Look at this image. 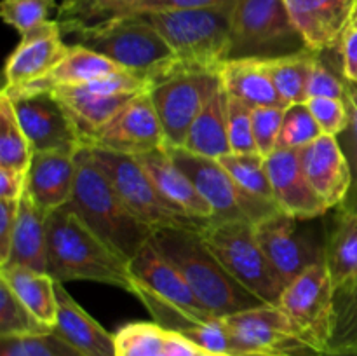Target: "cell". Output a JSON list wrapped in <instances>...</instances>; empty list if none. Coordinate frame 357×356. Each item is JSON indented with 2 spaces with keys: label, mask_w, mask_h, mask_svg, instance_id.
I'll use <instances>...</instances> for the list:
<instances>
[{
  "label": "cell",
  "mask_w": 357,
  "mask_h": 356,
  "mask_svg": "<svg viewBox=\"0 0 357 356\" xmlns=\"http://www.w3.org/2000/svg\"><path fill=\"white\" fill-rule=\"evenodd\" d=\"M47 274L54 281H94L135 295L129 262L96 236L70 206L47 218Z\"/></svg>",
  "instance_id": "1"
},
{
  "label": "cell",
  "mask_w": 357,
  "mask_h": 356,
  "mask_svg": "<svg viewBox=\"0 0 357 356\" xmlns=\"http://www.w3.org/2000/svg\"><path fill=\"white\" fill-rule=\"evenodd\" d=\"M75 187L68 206L100 239L131 262L152 239L153 229L132 215L94 161L89 147L75 154Z\"/></svg>",
  "instance_id": "2"
},
{
  "label": "cell",
  "mask_w": 357,
  "mask_h": 356,
  "mask_svg": "<svg viewBox=\"0 0 357 356\" xmlns=\"http://www.w3.org/2000/svg\"><path fill=\"white\" fill-rule=\"evenodd\" d=\"M150 243L180 272L202 306L215 318L265 304L229 274L215 253L206 246L199 230L155 229Z\"/></svg>",
  "instance_id": "3"
},
{
  "label": "cell",
  "mask_w": 357,
  "mask_h": 356,
  "mask_svg": "<svg viewBox=\"0 0 357 356\" xmlns=\"http://www.w3.org/2000/svg\"><path fill=\"white\" fill-rule=\"evenodd\" d=\"M73 44L105 56L128 72L155 80L181 65L173 49L145 16H124L89 24H59Z\"/></svg>",
  "instance_id": "4"
},
{
  "label": "cell",
  "mask_w": 357,
  "mask_h": 356,
  "mask_svg": "<svg viewBox=\"0 0 357 356\" xmlns=\"http://www.w3.org/2000/svg\"><path fill=\"white\" fill-rule=\"evenodd\" d=\"M129 269L135 281V297L142 300L160 327L183 335L199 325L216 320L152 243L129 262Z\"/></svg>",
  "instance_id": "5"
},
{
  "label": "cell",
  "mask_w": 357,
  "mask_h": 356,
  "mask_svg": "<svg viewBox=\"0 0 357 356\" xmlns=\"http://www.w3.org/2000/svg\"><path fill=\"white\" fill-rule=\"evenodd\" d=\"M236 3L166 10L145 17L169 44L181 65L220 70L229 59Z\"/></svg>",
  "instance_id": "6"
},
{
  "label": "cell",
  "mask_w": 357,
  "mask_h": 356,
  "mask_svg": "<svg viewBox=\"0 0 357 356\" xmlns=\"http://www.w3.org/2000/svg\"><path fill=\"white\" fill-rule=\"evenodd\" d=\"M199 234L234 279L261 302L278 306L286 283L258 243L255 223L211 220L199 229Z\"/></svg>",
  "instance_id": "7"
},
{
  "label": "cell",
  "mask_w": 357,
  "mask_h": 356,
  "mask_svg": "<svg viewBox=\"0 0 357 356\" xmlns=\"http://www.w3.org/2000/svg\"><path fill=\"white\" fill-rule=\"evenodd\" d=\"M307 51L310 49L291 21L284 0H237L227 61H272Z\"/></svg>",
  "instance_id": "8"
},
{
  "label": "cell",
  "mask_w": 357,
  "mask_h": 356,
  "mask_svg": "<svg viewBox=\"0 0 357 356\" xmlns=\"http://www.w3.org/2000/svg\"><path fill=\"white\" fill-rule=\"evenodd\" d=\"M89 149L96 164L107 175L122 201L132 212V215L152 227L153 230H199L204 225V223L185 215L174 205H171L135 156H124V154L98 149V147H89Z\"/></svg>",
  "instance_id": "9"
},
{
  "label": "cell",
  "mask_w": 357,
  "mask_h": 356,
  "mask_svg": "<svg viewBox=\"0 0 357 356\" xmlns=\"http://www.w3.org/2000/svg\"><path fill=\"white\" fill-rule=\"evenodd\" d=\"M220 70L178 65L150 86L167 145L183 147L192 122L213 91L220 86Z\"/></svg>",
  "instance_id": "10"
},
{
  "label": "cell",
  "mask_w": 357,
  "mask_h": 356,
  "mask_svg": "<svg viewBox=\"0 0 357 356\" xmlns=\"http://www.w3.org/2000/svg\"><path fill=\"white\" fill-rule=\"evenodd\" d=\"M279 307L310 346L326 355L335 320V288L324 260L307 267L286 285Z\"/></svg>",
  "instance_id": "11"
},
{
  "label": "cell",
  "mask_w": 357,
  "mask_h": 356,
  "mask_svg": "<svg viewBox=\"0 0 357 356\" xmlns=\"http://www.w3.org/2000/svg\"><path fill=\"white\" fill-rule=\"evenodd\" d=\"M220 320L237 339L244 356H323L279 306L264 304Z\"/></svg>",
  "instance_id": "12"
},
{
  "label": "cell",
  "mask_w": 357,
  "mask_h": 356,
  "mask_svg": "<svg viewBox=\"0 0 357 356\" xmlns=\"http://www.w3.org/2000/svg\"><path fill=\"white\" fill-rule=\"evenodd\" d=\"M166 145V135L149 87L129 98L124 107L89 140L86 147H98L136 157Z\"/></svg>",
  "instance_id": "13"
},
{
  "label": "cell",
  "mask_w": 357,
  "mask_h": 356,
  "mask_svg": "<svg viewBox=\"0 0 357 356\" xmlns=\"http://www.w3.org/2000/svg\"><path fill=\"white\" fill-rule=\"evenodd\" d=\"M303 222L278 212L255 223L258 243L286 285L307 267L324 260V244L314 241Z\"/></svg>",
  "instance_id": "14"
},
{
  "label": "cell",
  "mask_w": 357,
  "mask_h": 356,
  "mask_svg": "<svg viewBox=\"0 0 357 356\" xmlns=\"http://www.w3.org/2000/svg\"><path fill=\"white\" fill-rule=\"evenodd\" d=\"M6 94V93H3ZM17 121L30 140L33 152H79L84 142L63 105L51 91L9 96Z\"/></svg>",
  "instance_id": "15"
},
{
  "label": "cell",
  "mask_w": 357,
  "mask_h": 356,
  "mask_svg": "<svg viewBox=\"0 0 357 356\" xmlns=\"http://www.w3.org/2000/svg\"><path fill=\"white\" fill-rule=\"evenodd\" d=\"M166 150L174 164L190 178L199 194L211 206L215 215L213 220H248L241 208V187L236 185L218 159L197 156L183 147L166 145Z\"/></svg>",
  "instance_id": "16"
},
{
  "label": "cell",
  "mask_w": 357,
  "mask_h": 356,
  "mask_svg": "<svg viewBox=\"0 0 357 356\" xmlns=\"http://www.w3.org/2000/svg\"><path fill=\"white\" fill-rule=\"evenodd\" d=\"M58 20H51L21 35L17 47L7 58L3 89H16L47 75L68 52Z\"/></svg>",
  "instance_id": "17"
},
{
  "label": "cell",
  "mask_w": 357,
  "mask_h": 356,
  "mask_svg": "<svg viewBox=\"0 0 357 356\" xmlns=\"http://www.w3.org/2000/svg\"><path fill=\"white\" fill-rule=\"evenodd\" d=\"M272 194L279 212L300 220L321 218L330 212L303 173L300 152L278 149L265 157Z\"/></svg>",
  "instance_id": "18"
},
{
  "label": "cell",
  "mask_w": 357,
  "mask_h": 356,
  "mask_svg": "<svg viewBox=\"0 0 357 356\" xmlns=\"http://www.w3.org/2000/svg\"><path fill=\"white\" fill-rule=\"evenodd\" d=\"M298 152L303 173L324 205L344 206L352 191V170L337 136L321 135Z\"/></svg>",
  "instance_id": "19"
},
{
  "label": "cell",
  "mask_w": 357,
  "mask_h": 356,
  "mask_svg": "<svg viewBox=\"0 0 357 356\" xmlns=\"http://www.w3.org/2000/svg\"><path fill=\"white\" fill-rule=\"evenodd\" d=\"M291 21L314 52L338 51L351 28L354 0H284Z\"/></svg>",
  "instance_id": "20"
},
{
  "label": "cell",
  "mask_w": 357,
  "mask_h": 356,
  "mask_svg": "<svg viewBox=\"0 0 357 356\" xmlns=\"http://www.w3.org/2000/svg\"><path fill=\"white\" fill-rule=\"evenodd\" d=\"M237 0H63L59 24H89L124 16H146L166 10L197 9L236 3Z\"/></svg>",
  "instance_id": "21"
},
{
  "label": "cell",
  "mask_w": 357,
  "mask_h": 356,
  "mask_svg": "<svg viewBox=\"0 0 357 356\" xmlns=\"http://www.w3.org/2000/svg\"><path fill=\"white\" fill-rule=\"evenodd\" d=\"M75 154L59 150L33 154L26 175V192L47 215L72 199L77 175Z\"/></svg>",
  "instance_id": "22"
},
{
  "label": "cell",
  "mask_w": 357,
  "mask_h": 356,
  "mask_svg": "<svg viewBox=\"0 0 357 356\" xmlns=\"http://www.w3.org/2000/svg\"><path fill=\"white\" fill-rule=\"evenodd\" d=\"M136 159L171 205L201 223H208L215 218L211 206L199 194L190 178L174 164L166 147L136 156Z\"/></svg>",
  "instance_id": "23"
},
{
  "label": "cell",
  "mask_w": 357,
  "mask_h": 356,
  "mask_svg": "<svg viewBox=\"0 0 357 356\" xmlns=\"http://www.w3.org/2000/svg\"><path fill=\"white\" fill-rule=\"evenodd\" d=\"M58 318L52 330L84 356H115V335L105 330L86 309L56 281Z\"/></svg>",
  "instance_id": "24"
},
{
  "label": "cell",
  "mask_w": 357,
  "mask_h": 356,
  "mask_svg": "<svg viewBox=\"0 0 357 356\" xmlns=\"http://www.w3.org/2000/svg\"><path fill=\"white\" fill-rule=\"evenodd\" d=\"M124 70L122 66L115 65L105 56L91 51L79 44H70L68 52L65 58L51 70L45 77L35 80V82L26 84L23 87L16 89H2L7 96H16V94L26 93H40V91H52L56 87L65 86H77V84L89 82V80L98 79V77L108 75Z\"/></svg>",
  "instance_id": "25"
},
{
  "label": "cell",
  "mask_w": 357,
  "mask_h": 356,
  "mask_svg": "<svg viewBox=\"0 0 357 356\" xmlns=\"http://www.w3.org/2000/svg\"><path fill=\"white\" fill-rule=\"evenodd\" d=\"M324 264L330 271L335 292L344 290L357 281V212L335 209L324 236Z\"/></svg>",
  "instance_id": "26"
},
{
  "label": "cell",
  "mask_w": 357,
  "mask_h": 356,
  "mask_svg": "<svg viewBox=\"0 0 357 356\" xmlns=\"http://www.w3.org/2000/svg\"><path fill=\"white\" fill-rule=\"evenodd\" d=\"M47 213L42 212L28 192H24L17 206L13 244L6 265H23L47 272Z\"/></svg>",
  "instance_id": "27"
},
{
  "label": "cell",
  "mask_w": 357,
  "mask_h": 356,
  "mask_svg": "<svg viewBox=\"0 0 357 356\" xmlns=\"http://www.w3.org/2000/svg\"><path fill=\"white\" fill-rule=\"evenodd\" d=\"M202 349L159 323H129L115 334V356H201Z\"/></svg>",
  "instance_id": "28"
},
{
  "label": "cell",
  "mask_w": 357,
  "mask_h": 356,
  "mask_svg": "<svg viewBox=\"0 0 357 356\" xmlns=\"http://www.w3.org/2000/svg\"><path fill=\"white\" fill-rule=\"evenodd\" d=\"M183 149L211 159H220L232 152L229 140V94L222 82L192 122Z\"/></svg>",
  "instance_id": "29"
},
{
  "label": "cell",
  "mask_w": 357,
  "mask_h": 356,
  "mask_svg": "<svg viewBox=\"0 0 357 356\" xmlns=\"http://www.w3.org/2000/svg\"><path fill=\"white\" fill-rule=\"evenodd\" d=\"M220 79L227 94L243 101L248 107H286L275 91L264 61L257 59L225 61L220 68Z\"/></svg>",
  "instance_id": "30"
},
{
  "label": "cell",
  "mask_w": 357,
  "mask_h": 356,
  "mask_svg": "<svg viewBox=\"0 0 357 356\" xmlns=\"http://www.w3.org/2000/svg\"><path fill=\"white\" fill-rule=\"evenodd\" d=\"M52 94L58 98L59 103L66 110L68 117L80 133L84 147L89 140L121 110L126 101L135 94H119V96H98V94L84 93L75 87H58L52 89ZM138 94V93H136Z\"/></svg>",
  "instance_id": "31"
},
{
  "label": "cell",
  "mask_w": 357,
  "mask_h": 356,
  "mask_svg": "<svg viewBox=\"0 0 357 356\" xmlns=\"http://www.w3.org/2000/svg\"><path fill=\"white\" fill-rule=\"evenodd\" d=\"M0 281L47 327L54 328L58 318L56 281L47 272H38L23 265L0 267Z\"/></svg>",
  "instance_id": "32"
},
{
  "label": "cell",
  "mask_w": 357,
  "mask_h": 356,
  "mask_svg": "<svg viewBox=\"0 0 357 356\" xmlns=\"http://www.w3.org/2000/svg\"><path fill=\"white\" fill-rule=\"evenodd\" d=\"M33 147L24 135L16 110L7 94L0 93V168L28 173Z\"/></svg>",
  "instance_id": "33"
},
{
  "label": "cell",
  "mask_w": 357,
  "mask_h": 356,
  "mask_svg": "<svg viewBox=\"0 0 357 356\" xmlns=\"http://www.w3.org/2000/svg\"><path fill=\"white\" fill-rule=\"evenodd\" d=\"M317 52L307 51L288 58L264 61L275 91L286 107L307 101V82Z\"/></svg>",
  "instance_id": "34"
},
{
  "label": "cell",
  "mask_w": 357,
  "mask_h": 356,
  "mask_svg": "<svg viewBox=\"0 0 357 356\" xmlns=\"http://www.w3.org/2000/svg\"><path fill=\"white\" fill-rule=\"evenodd\" d=\"M357 353V281L335 292V320L326 355Z\"/></svg>",
  "instance_id": "35"
},
{
  "label": "cell",
  "mask_w": 357,
  "mask_h": 356,
  "mask_svg": "<svg viewBox=\"0 0 357 356\" xmlns=\"http://www.w3.org/2000/svg\"><path fill=\"white\" fill-rule=\"evenodd\" d=\"M220 164L232 177L236 185L257 198L274 201L271 178H268L265 157L260 154H227L220 157ZM275 202V201H274Z\"/></svg>",
  "instance_id": "36"
},
{
  "label": "cell",
  "mask_w": 357,
  "mask_h": 356,
  "mask_svg": "<svg viewBox=\"0 0 357 356\" xmlns=\"http://www.w3.org/2000/svg\"><path fill=\"white\" fill-rule=\"evenodd\" d=\"M52 332L51 327L42 323L3 281H0V339L26 337Z\"/></svg>",
  "instance_id": "37"
},
{
  "label": "cell",
  "mask_w": 357,
  "mask_h": 356,
  "mask_svg": "<svg viewBox=\"0 0 357 356\" xmlns=\"http://www.w3.org/2000/svg\"><path fill=\"white\" fill-rule=\"evenodd\" d=\"M0 356H84L54 330L40 335L0 339Z\"/></svg>",
  "instance_id": "38"
},
{
  "label": "cell",
  "mask_w": 357,
  "mask_h": 356,
  "mask_svg": "<svg viewBox=\"0 0 357 356\" xmlns=\"http://www.w3.org/2000/svg\"><path fill=\"white\" fill-rule=\"evenodd\" d=\"M323 135L307 103L289 105L282 119L278 149L300 150Z\"/></svg>",
  "instance_id": "39"
},
{
  "label": "cell",
  "mask_w": 357,
  "mask_h": 356,
  "mask_svg": "<svg viewBox=\"0 0 357 356\" xmlns=\"http://www.w3.org/2000/svg\"><path fill=\"white\" fill-rule=\"evenodd\" d=\"M54 7L56 0H2L0 14L7 24L20 31V35H26L51 21L49 14Z\"/></svg>",
  "instance_id": "40"
},
{
  "label": "cell",
  "mask_w": 357,
  "mask_h": 356,
  "mask_svg": "<svg viewBox=\"0 0 357 356\" xmlns=\"http://www.w3.org/2000/svg\"><path fill=\"white\" fill-rule=\"evenodd\" d=\"M183 335L206 353L225 356H244L243 348L237 342V339L234 337L232 332L229 330V327L220 318L209 321V323L199 325V327L185 332Z\"/></svg>",
  "instance_id": "41"
},
{
  "label": "cell",
  "mask_w": 357,
  "mask_h": 356,
  "mask_svg": "<svg viewBox=\"0 0 357 356\" xmlns=\"http://www.w3.org/2000/svg\"><path fill=\"white\" fill-rule=\"evenodd\" d=\"M347 80L344 73L335 72L333 66L324 59V52H317L307 82V100L309 98H337L345 101Z\"/></svg>",
  "instance_id": "42"
},
{
  "label": "cell",
  "mask_w": 357,
  "mask_h": 356,
  "mask_svg": "<svg viewBox=\"0 0 357 356\" xmlns=\"http://www.w3.org/2000/svg\"><path fill=\"white\" fill-rule=\"evenodd\" d=\"M284 112H286V107L251 108L253 135H255V142H257V149L260 156L268 157L274 150H278L279 133H281Z\"/></svg>",
  "instance_id": "43"
},
{
  "label": "cell",
  "mask_w": 357,
  "mask_h": 356,
  "mask_svg": "<svg viewBox=\"0 0 357 356\" xmlns=\"http://www.w3.org/2000/svg\"><path fill=\"white\" fill-rule=\"evenodd\" d=\"M229 140L234 154H258L251 107L229 96Z\"/></svg>",
  "instance_id": "44"
},
{
  "label": "cell",
  "mask_w": 357,
  "mask_h": 356,
  "mask_svg": "<svg viewBox=\"0 0 357 356\" xmlns=\"http://www.w3.org/2000/svg\"><path fill=\"white\" fill-rule=\"evenodd\" d=\"M323 135L338 136L347 128L349 112L344 100L337 98H309L305 101Z\"/></svg>",
  "instance_id": "45"
},
{
  "label": "cell",
  "mask_w": 357,
  "mask_h": 356,
  "mask_svg": "<svg viewBox=\"0 0 357 356\" xmlns=\"http://www.w3.org/2000/svg\"><path fill=\"white\" fill-rule=\"evenodd\" d=\"M345 105H347L349 121L347 128L344 129L342 135H338L342 150L347 156L349 164L352 170V191L351 194L357 192V84H352L347 80V93H345ZM349 194V195H351Z\"/></svg>",
  "instance_id": "46"
},
{
  "label": "cell",
  "mask_w": 357,
  "mask_h": 356,
  "mask_svg": "<svg viewBox=\"0 0 357 356\" xmlns=\"http://www.w3.org/2000/svg\"><path fill=\"white\" fill-rule=\"evenodd\" d=\"M17 206H20V201L0 199V267L6 265L7 260H9L14 225H16Z\"/></svg>",
  "instance_id": "47"
},
{
  "label": "cell",
  "mask_w": 357,
  "mask_h": 356,
  "mask_svg": "<svg viewBox=\"0 0 357 356\" xmlns=\"http://www.w3.org/2000/svg\"><path fill=\"white\" fill-rule=\"evenodd\" d=\"M340 72L345 80L357 84V30L349 28L340 45Z\"/></svg>",
  "instance_id": "48"
},
{
  "label": "cell",
  "mask_w": 357,
  "mask_h": 356,
  "mask_svg": "<svg viewBox=\"0 0 357 356\" xmlns=\"http://www.w3.org/2000/svg\"><path fill=\"white\" fill-rule=\"evenodd\" d=\"M26 175L28 173L0 168V199L20 201L26 192Z\"/></svg>",
  "instance_id": "49"
},
{
  "label": "cell",
  "mask_w": 357,
  "mask_h": 356,
  "mask_svg": "<svg viewBox=\"0 0 357 356\" xmlns=\"http://www.w3.org/2000/svg\"><path fill=\"white\" fill-rule=\"evenodd\" d=\"M345 208H351V209H356L357 212V192H354V194H351L347 198V201H345Z\"/></svg>",
  "instance_id": "50"
},
{
  "label": "cell",
  "mask_w": 357,
  "mask_h": 356,
  "mask_svg": "<svg viewBox=\"0 0 357 356\" xmlns=\"http://www.w3.org/2000/svg\"><path fill=\"white\" fill-rule=\"evenodd\" d=\"M351 28H356V30H357V0H354V7H352V14H351Z\"/></svg>",
  "instance_id": "51"
},
{
  "label": "cell",
  "mask_w": 357,
  "mask_h": 356,
  "mask_svg": "<svg viewBox=\"0 0 357 356\" xmlns=\"http://www.w3.org/2000/svg\"><path fill=\"white\" fill-rule=\"evenodd\" d=\"M201 356H225V355H215V353H202V355Z\"/></svg>",
  "instance_id": "52"
},
{
  "label": "cell",
  "mask_w": 357,
  "mask_h": 356,
  "mask_svg": "<svg viewBox=\"0 0 357 356\" xmlns=\"http://www.w3.org/2000/svg\"><path fill=\"white\" fill-rule=\"evenodd\" d=\"M323 356H357V353L356 355H323Z\"/></svg>",
  "instance_id": "53"
}]
</instances>
